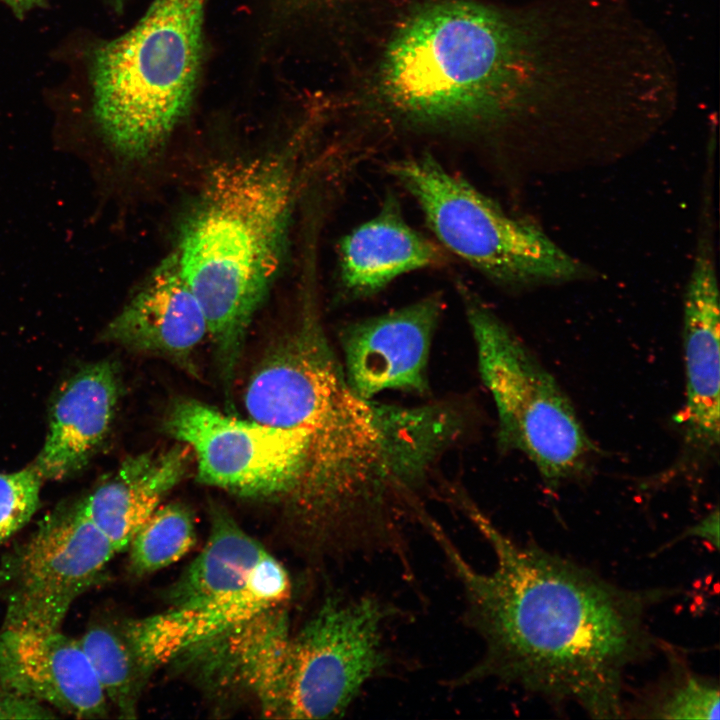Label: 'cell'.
Masks as SVG:
<instances>
[{"instance_id":"277c9868","label":"cell","mask_w":720,"mask_h":720,"mask_svg":"<svg viewBox=\"0 0 720 720\" xmlns=\"http://www.w3.org/2000/svg\"><path fill=\"white\" fill-rule=\"evenodd\" d=\"M532 38L511 19L470 1L418 10L394 34L381 67L385 100L430 123L497 119L519 106L537 72Z\"/></svg>"},{"instance_id":"9c48e42d","label":"cell","mask_w":720,"mask_h":720,"mask_svg":"<svg viewBox=\"0 0 720 720\" xmlns=\"http://www.w3.org/2000/svg\"><path fill=\"white\" fill-rule=\"evenodd\" d=\"M116 553L81 500L59 505L0 561L3 626L60 629L72 604L96 585Z\"/></svg>"},{"instance_id":"9a60e30c","label":"cell","mask_w":720,"mask_h":720,"mask_svg":"<svg viewBox=\"0 0 720 720\" xmlns=\"http://www.w3.org/2000/svg\"><path fill=\"white\" fill-rule=\"evenodd\" d=\"M119 392L117 370L109 361L83 367L60 386L33 464L43 480L65 479L88 464L110 430Z\"/></svg>"},{"instance_id":"d4e9b609","label":"cell","mask_w":720,"mask_h":720,"mask_svg":"<svg viewBox=\"0 0 720 720\" xmlns=\"http://www.w3.org/2000/svg\"><path fill=\"white\" fill-rule=\"evenodd\" d=\"M6 3L18 16L23 15L28 10L42 5L45 0H0Z\"/></svg>"},{"instance_id":"52a82bcc","label":"cell","mask_w":720,"mask_h":720,"mask_svg":"<svg viewBox=\"0 0 720 720\" xmlns=\"http://www.w3.org/2000/svg\"><path fill=\"white\" fill-rule=\"evenodd\" d=\"M391 609L374 596L328 597L296 633L275 645L260 711L266 717L339 716L388 663Z\"/></svg>"},{"instance_id":"5bb4252c","label":"cell","mask_w":720,"mask_h":720,"mask_svg":"<svg viewBox=\"0 0 720 720\" xmlns=\"http://www.w3.org/2000/svg\"><path fill=\"white\" fill-rule=\"evenodd\" d=\"M101 336L194 372L193 354L208 336V325L173 251L145 277Z\"/></svg>"},{"instance_id":"cb8c5ba5","label":"cell","mask_w":720,"mask_h":720,"mask_svg":"<svg viewBox=\"0 0 720 720\" xmlns=\"http://www.w3.org/2000/svg\"><path fill=\"white\" fill-rule=\"evenodd\" d=\"M682 537H695L704 540L712 547L719 548V511L716 507L703 519L688 528Z\"/></svg>"},{"instance_id":"e0dca14e","label":"cell","mask_w":720,"mask_h":720,"mask_svg":"<svg viewBox=\"0 0 720 720\" xmlns=\"http://www.w3.org/2000/svg\"><path fill=\"white\" fill-rule=\"evenodd\" d=\"M190 449L179 444L127 458L111 477L81 499L85 514L111 542L126 549L134 535L182 480Z\"/></svg>"},{"instance_id":"8992f818","label":"cell","mask_w":720,"mask_h":720,"mask_svg":"<svg viewBox=\"0 0 720 720\" xmlns=\"http://www.w3.org/2000/svg\"><path fill=\"white\" fill-rule=\"evenodd\" d=\"M478 370L497 413V441L535 465L552 489L583 475L596 447L554 376L476 294L457 286Z\"/></svg>"},{"instance_id":"8fae6325","label":"cell","mask_w":720,"mask_h":720,"mask_svg":"<svg viewBox=\"0 0 720 720\" xmlns=\"http://www.w3.org/2000/svg\"><path fill=\"white\" fill-rule=\"evenodd\" d=\"M443 309L442 296L431 294L345 325L340 359L350 387L368 399L386 390L429 394L430 353Z\"/></svg>"},{"instance_id":"ba28073f","label":"cell","mask_w":720,"mask_h":720,"mask_svg":"<svg viewBox=\"0 0 720 720\" xmlns=\"http://www.w3.org/2000/svg\"><path fill=\"white\" fill-rule=\"evenodd\" d=\"M390 173L413 196L449 251L510 284L567 281L581 265L535 225L506 214L429 154L392 162Z\"/></svg>"},{"instance_id":"44dd1931","label":"cell","mask_w":720,"mask_h":720,"mask_svg":"<svg viewBox=\"0 0 720 720\" xmlns=\"http://www.w3.org/2000/svg\"><path fill=\"white\" fill-rule=\"evenodd\" d=\"M671 671L657 688L628 712L657 719H718L719 685L673 660Z\"/></svg>"},{"instance_id":"3957f363","label":"cell","mask_w":720,"mask_h":720,"mask_svg":"<svg viewBox=\"0 0 720 720\" xmlns=\"http://www.w3.org/2000/svg\"><path fill=\"white\" fill-rule=\"evenodd\" d=\"M302 154L295 144L215 165L180 227L173 252L204 311L226 386L287 255Z\"/></svg>"},{"instance_id":"4fadbf2b","label":"cell","mask_w":720,"mask_h":720,"mask_svg":"<svg viewBox=\"0 0 720 720\" xmlns=\"http://www.w3.org/2000/svg\"><path fill=\"white\" fill-rule=\"evenodd\" d=\"M686 400L680 416L688 453L706 458L720 440L719 291L712 242L699 241L684 297Z\"/></svg>"},{"instance_id":"ffe728a7","label":"cell","mask_w":720,"mask_h":720,"mask_svg":"<svg viewBox=\"0 0 720 720\" xmlns=\"http://www.w3.org/2000/svg\"><path fill=\"white\" fill-rule=\"evenodd\" d=\"M196 529L182 504L159 506L129 544V564L137 575L150 574L180 560L194 546Z\"/></svg>"},{"instance_id":"6da1fadb","label":"cell","mask_w":720,"mask_h":720,"mask_svg":"<svg viewBox=\"0 0 720 720\" xmlns=\"http://www.w3.org/2000/svg\"><path fill=\"white\" fill-rule=\"evenodd\" d=\"M448 502L480 532L495 560L488 572L479 571L437 520L427 528L462 588L465 624L484 648L456 685L496 680L553 705L572 704L594 719L624 718L626 673L659 643L649 611L672 591L626 589L515 541L459 484Z\"/></svg>"},{"instance_id":"5b68a950","label":"cell","mask_w":720,"mask_h":720,"mask_svg":"<svg viewBox=\"0 0 720 720\" xmlns=\"http://www.w3.org/2000/svg\"><path fill=\"white\" fill-rule=\"evenodd\" d=\"M206 0H154L138 23L93 58L94 114L122 159L152 156L190 105Z\"/></svg>"},{"instance_id":"d6986e66","label":"cell","mask_w":720,"mask_h":720,"mask_svg":"<svg viewBox=\"0 0 720 720\" xmlns=\"http://www.w3.org/2000/svg\"><path fill=\"white\" fill-rule=\"evenodd\" d=\"M78 642L108 700L125 718L135 716L147 676L141 670L121 629L94 626Z\"/></svg>"},{"instance_id":"2e32d148","label":"cell","mask_w":720,"mask_h":720,"mask_svg":"<svg viewBox=\"0 0 720 720\" xmlns=\"http://www.w3.org/2000/svg\"><path fill=\"white\" fill-rule=\"evenodd\" d=\"M444 260L440 247L412 228L391 198L340 241V284L347 296L361 298L403 274L439 266Z\"/></svg>"},{"instance_id":"7c38bea8","label":"cell","mask_w":720,"mask_h":720,"mask_svg":"<svg viewBox=\"0 0 720 720\" xmlns=\"http://www.w3.org/2000/svg\"><path fill=\"white\" fill-rule=\"evenodd\" d=\"M0 687L75 718H102L108 712L78 639L60 629L3 626Z\"/></svg>"},{"instance_id":"7a4b0ae2","label":"cell","mask_w":720,"mask_h":720,"mask_svg":"<svg viewBox=\"0 0 720 720\" xmlns=\"http://www.w3.org/2000/svg\"><path fill=\"white\" fill-rule=\"evenodd\" d=\"M244 406L252 420L308 431L297 496L322 512L353 510L386 492L413 459L425 421L419 404L368 399L350 387L312 289L251 375Z\"/></svg>"},{"instance_id":"603a6c76","label":"cell","mask_w":720,"mask_h":720,"mask_svg":"<svg viewBox=\"0 0 720 720\" xmlns=\"http://www.w3.org/2000/svg\"><path fill=\"white\" fill-rule=\"evenodd\" d=\"M50 707L0 687V719L30 720L57 717Z\"/></svg>"},{"instance_id":"ac0fdd59","label":"cell","mask_w":720,"mask_h":720,"mask_svg":"<svg viewBox=\"0 0 720 720\" xmlns=\"http://www.w3.org/2000/svg\"><path fill=\"white\" fill-rule=\"evenodd\" d=\"M268 554L229 513L214 506L207 543L173 585L171 608L200 609L236 597Z\"/></svg>"},{"instance_id":"30bf717a","label":"cell","mask_w":720,"mask_h":720,"mask_svg":"<svg viewBox=\"0 0 720 720\" xmlns=\"http://www.w3.org/2000/svg\"><path fill=\"white\" fill-rule=\"evenodd\" d=\"M164 427L193 452L202 484L249 498L280 496L290 504L304 480L309 451L304 428L238 419L188 398L172 404Z\"/></svg>"},{"instance_id":"7402d4cb","label":"cell","mask_w":720,"mask_h":720,"mask_svg":"<svg viewBox=\"0 0 720 720\" xmlns=\"http://www.w3.org/2000/svg\"><path fill=\"white\" fill-rule=\"evenodd\" d=\"M42 481L33 464L13 473H0V546L37 511Z\"/></svg>"}]
</instances>
